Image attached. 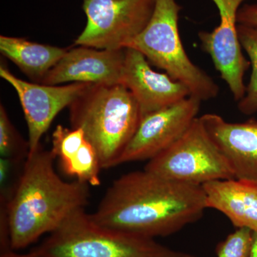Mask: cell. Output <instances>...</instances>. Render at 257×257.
I'll return each mask as SVG.
<instances>
[{
	"label": "cell",
	"mask_w": 257,
	"mask_h": 257,
	"mask_svg": "<svg viewBox=\"0 0 257 257\" xmlns=\"http://www.w3.org/2000/svg\"><path fill=\"white\" fill-rule=\"evenodd\" d=\"M55 159L51 150L40 145L29 154L10 197L1 195V218L8 226L13 251L50 234L89 204L90 186L77 179L62 180L54 167Z\"/></svg>",
	"instance_id": "cell-2"
},
{
	"label": "cell",
	"mask_w": 257,
	"mask_h": 257,
	"mask_svg": "<svg viewBox=\"0 0 257 257\" xmlns=\"http://www.w3.org/2000/svg\"><path fill=\"white\" fill-rule=\"evenodd\" d=\"M33 249L51 257H194L153 238L101 226L84 209L72 213Z\"/></svg>",
	"instance_id": "cell-4"
},
{
	"label": "cell",
	"mask_w": 257,
	"mask_h": 257,
	"mask_svg": "<svg viewBox=\"0 0 257 257\" xmlns=\"http://www.w3.org/2000/svg\"><path fill=\"white\" fill-rule=\"evenodd\" d=\"M156 0H83L87 25L77 46L124 50L150 22Z\"/></svg>",
	"instance_id": "cell-7"
},
{
	"label": "cell",
	"mask_w": 257,
	"mask_h": 257,
	"mask_svg": "<svg viewBox=\"0 0 257 257\" xmlns=\"http://www.w3.org/2000/svg\"><path fill=\"white\" fill-rule=\"evenodd\" d=\"M0 77L11 84L20 99L28 126L29 154L36 151L41 145L40 140L56 116L92 85L88 83L47 85L28 82L14 75L3 62Z\"/></svg>",
	"instance_id": "cell-9"
},
{
	"label": "cell",
	"mask_w": 257,
	"mask_h": 257,
	"mask_svg": "<svg viewBox=\"0 0 257 257\" xmlns=\"http://www.w3.org/2000/svg\"><path fill=\"white\" fill-rule=\"evenodd\" d=\"M121 84L128 88L138 101L142 117L175 104L191 95L188 88L167 73H159L135 49H125Z\"/></svg>",
	"instance_id": "cell-12"
},
{
	"label": "cell",
	"mask_w": 257,
	"mask_h": 257,
	"mask_svg": "<svg viewBox=\"0 0 257 257\" xmlns=\"http://www.w3.org/2000/svg\"><path fill=\"white\" fill-rule=\"evenodd\" d=\"M237 33L241 47L249 57L252 67L246 92L238 101V109L243 114L251 115L257 111V28L238 24Z\"/></svg>",
	"instance_id": "cell-17"
},
{
	"label": "cell",
	"mask_w": 257,
	"mask_h": 257,
	"mask_svg": "<svg viewBox=\"0 0 257 257\" xmlns=\"http://www.w3.org/2000/svg\"><path fill=\"white\" fill-rule=\"evenodd\" d=\"M144 170L170 180L199 186L234 179L229 164L199 117L178 141L148 161Z\"/></svg>",
	"instance_id": "cell-6"
},
{
	"label": "cell",
	"mask_w": 257,
	"mask_h": 257,
	"mask_svg": "<svg viewBox=\"0 0 257 257\" xmlns=\"http://www.w3.org/2000/svg\"><path fill=\"white\" fill-rule=\"evenodd\" d=\"M124 60L125 49L99 50L78 46L67 50L64 57L47 74L41 84H121Z\"/></svg>",
	"instance_id": "cell-11"
},
{
	"label": "cell",
	"mask_w": 257,
	"mask_h": 257,
	"mask_svg": "<svg viewBox=\"0 0 257 257\" xmlns=\"http://www.w3.org/2000/svg\"><path fill=\"white\" fill-rule=\"evenodd\" d=\"M199 119L234 179L257 183V120L231 123L216 114H204Z\"/></svg>",
	"instance_id": "cell-13"
},
{
	"label": "cell",
	"mask_w": 257,
	"mask_h": 257,
	"mask_svg": "<svg viewBox=\"0 0 257 257\" xmlns=\"http://www.w3.org/2000/svg\"><path fill=\"white\" fill-rule=\"evenodd\" d=\"M69 108L72 128H82L101 168L116 166L142 119L133 93L122 84H92Z\"/></svg>",
	"instance_id": "cell-3"
},
{
	"label": "cell",
	"mask_w": 257,
	"mask_h": 257,
	"mask_svg": "<svg viewBox=\"0 0 257 257\" xmlns=\"http://www.w3.org/2000/svg\"><path fill=\"white\" fill-rule=\"evenodd\" d=\"M181 10L176 0H156L146 28L128 47L138 50L149 62L184 84L191 95L202 101L214 99L219 93L217 84L193 63L184 50L178 28Z\"/></svg>",
	"instance_id": "cell-5"
},
{
	"label": "cell",
	"mask_w": 257,
	"mask_h": 257,
	"mask_svg": "<svg viewBox=\"0 0 257 257\" xmlns=\"http://www.w3.org/2000/svg\"><path fill=\"white\" fill-rule=\"evenodd\" d=\"M86 140L82 128H69L57 125L52 133L51 152L56 159H58L61 165L72 159L80 150Z\"/></svg>",
	"instance_id": "cell-19"
},
{
	"label": "cell",
	"mask_w": 257,
	"mask_h": 257,
	"mask_svg": "<svg viewBox=\"0 0 257 257\" xmlns=\"http://www.w3.org/2000/svg\"><path fill=\"white\" fill-rule=\"evenodd\" d=\"M201 102L200 99L190 95L175 104L144 116L116 166L150 161L170 148L197 119Z\"/></svg>",
	"instance_id": "cell-8"
},
{
	"label": "cell",
	"mask_w": 257,
	"mask_h": 257,
	"mask_svg": "<svg viewBox=\"0 0 257 257\" xmlns=\"http://www.w3.org/2000/svg\"><path fill=\"white\" fill-rule=\"evenodd\" d=\"M208 209L224 214L236 229L257 231V183L231 179L202 185Z\"/></svg>",
	"instance_id": "cell-14"
},
{
	"label": "cell",
	"mask_w": 257,
	"mask_h": 257,
	"mask_svg": "<svg viewBox=\"0 0 257 257\" xmlns=\"http://www.w3.org/2000/svg\"><path fill=\"white\" fill-rule=\"evenodd\" d=\"M251 230L239 228L217 245V257H249L252 243Z\"/></svg>",
	"instance_id": "cell-20"
},
{
	"label": "cell",
	"mask_w": 257,
	"mask_h": 257,
	"mask_svg": "<svg viewBox=\"0 0 257 257\" xmlns=\"http://www.w3.org/2000/svg\"><path fill=\"white\" fill-rule=\"evenodd\" d=\"M0 257H51L47 256L45 253L39 252L36 250L32 249L30 252L27 253H19L15 252L13 250H9V251L1 252Z\"/></svg>",
	"instance_id": "cell-22"
},
{
	"label": "cell",
	"mask_w": 257,
	"mask_h": 257,
	"mask_svg": "<svg viewBox=\"0 0 257 257\" xmlns=\"http://www.w3.org/2000/svg\"><path fill=\"white\" fill-rule=\"evenodd\" d=\"M237 23L257 28V4L245 5L240 8L238 12Z\"/></svg>",
	"instance_id": "cell-21"
},
{
	"label": "cell",
	"mask_w": 257,
	"mask_h": 257,
	"mask_svg": "<svg viewBox=\"0 0 257 257\" xmlns=\"http://www.w3.org/2000/svg\"><path fill=\"white\" fill-rule=\"evenodd\" d=\"M207 209L202 186L144 170L114 181L91 216L101 226L155 239L199 221Z\"/></svg>",
	"instance_id": "cell-1"
},
{
	"label": "cell",
	"mask_w": 257,
	"mask_h": 257,
	"mask_svg": "<svg viewBox=\"0 0 257 257\" xmlns=\"http://www.w3.org/2000/svg\"><path fill=\"white\" fill-rule=\"evenodd\" d=\"M29 142L20 136L10 121L5 106L0 105V155L2 158L21 161L28 158Z\"/></svg>",
	"instance_id": "cell-18"
},
{
	"label": "cell",
	"mask_w": 257,
	"mask_h": 257,
	"mask_svg": "<svg viewBox=\"0 0 257 257\" xmlns=\"http://www.w3.org/2000/svg\"><path fill=\"white\" fill-rule=\"evenodd\" d=\"M60 167L66 175L75 177L79 182L92 187L101 184L100 160L95 148L87 140L79 152L71 160L61 164Z\"/></svg>",
	"instance_id": "cell-16"
},
{
	"label": "cell",
	"mask_w": 257,
	"mask_h": 257,
	"mask_svg": "<svg viewBox=\"0 0 257 257\" xmlns=\"http://www.w3.org/2000/svg\"><path fill=\"white\" fill-rule=\"evenodd\" d=\"M244 1L213 0L219 10L220 24L212 32L198 34L202 50L210 55L216 70L237 101L246 92L243 76L251 64L241 52L237 33L238 12Z\"/></svg>",
	"instance_id": "cell-10"
},
{
	"label": "cell",
	"mask_w": 257,
	"mask_h": 257,
	"mask_svg": "<svg viewBox=\"0 0 257 257\" xmlns=\"http://www.w3.org/2000/svg\"><path fill=\"white\" fill-rule=\"evenodd\" d=\"M68 49L37 43L21 37L0 36L2 55L16 64L35 83H40L47 74L67 53Z\"/></svg>",
	"instance_id": "cell-15"
},
{
	"label": "cell",
	"mask_w": 257,
	"mask_h": 257,
	"mask_svg": "<svg viewBox=\"0 0 257 257\" xmlns=\"http://www.w3.org/2000/svg\"><path fill=\"white\" fill-rule=\"evenodd\" d=\"M249 257H257V231L252 233V243Z\"/></svg>",
	"instance_id": "cell-23"
}]
</instances>
